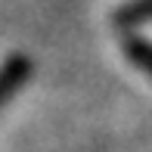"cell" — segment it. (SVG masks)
I'll return each instance as SVG.
<instances>
[{
  "mask_svg": "<svg viewBox=\"0 0 152 152\" xmlns=\"http://www.w3.org/2000/svg\"><path fill=\"white\" fill-rule=\"evenodd\" d=\"M31 72H34V62L22 53H12L0 62V109L16 96V90L31 78Z\"/></svg>",
  "mask_w": 152,
  "mask_h": 152,
  "instance_id": "obj_1",
  "label": "cell"
},
{
  "mask_svg": "<svg viewBox=\"0 0 152 152\" xmlns=\"http://www.w3.org/2000/svg\"><path fill=\"white\" fill-rule=\"evenodd\" d=\"M146 22H152V0H127L112 16V25L124 34L134 31L137 25H146Z\"/></svg>",
  "mask_w": 152,
  "mask_h": 152,
  "instance_id": "obj_2",
  "label": "cell"
},
{
  "mask_svg": "<svg viewBox=\"0 0 152 152\" xmlns=\"http://www.w3.org/2000/svg\"><path fill=\"white\" fill-rule=\"evenodd\" d=\"M121 53L130 59V65L137 72H143L146 78H152V40L140 37V34H121Z\"/></svg>",
  "mask_w": 152,
  "mask_h": 152,
  "instance_id": "obj_3",
  "label": "cell"
}]
</instances>
